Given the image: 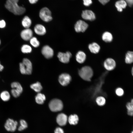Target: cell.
I'll list each match as a JSON object with an SVG mask.
<instances>
[{"instance_id": "cell-1", "label": "cell", "mask_w": 133, "mask_h": 133, "mask_svg": "<svg viewBox=\"0 0 133 133\" xmlns=\"http://www.w3.org/2000/svg\"><path fill=\"white\" fill-rule=\"evenodd\" d=\"M19 0H7L5 7L9 11L16 15L23 14L26 11L24 7L18 5Z\"/></svg>"}, {"instance_id": "cell-2", "label": "cell", "mask_w": 133, "mask_h": 133, "mask_svg": "<svg viewBox=\"0 0 133 133\" xmlns=\"http://www.w3.org/2000/svg\"><path fill=\"white\" fill-rule=\"evenodd\" d=\"M78 73L79 76L82 79L87 82L91 81L94 75L93 69L88 66L82 67L78 70Z\"/></svg>"}, {"instance_id": "cell-3", "label": "cell", "mask_w": 133, "mask_h": 133, "mask_svg": "<svg viewBox=\"0 0 133 133\" xmlns=\"http://www.w3.org/2000/svg\"><path fill=\"white\" fill-rule=\"evenodd\" d=\"M20 71L22 74L30 75L32 70V65L31 61L27 58L23 59L22 62L19 64Z\"/></svg>"}, {"instance_id": "cell-4", "label": "cell", "mask_w": 133, "mask_h": 133, "mask_svg": "<svg viewBox=\"0 0 133 133\" xmlns=\"http://www.w3.org/2000/svg\"><path fill=\"white\" fill-rule=\"evenodd\" d=\"M63 104L60 100L55 99L51 100L49 104L50 110L52 112H57L61 110L63 108Z\"/></svg>"}, {"instance_id": "cell-5", "label": "cell", "mask_w": 133, "mask_h": 133, "mask_svg": "<svg viewBox=\"0 0 133 133\" xmlns=\"http://www.w3.org/2000/svg\"><path fill=\"white\" fill-rule=\"evenodd\" d=\"M39 16L41 19L45 22H49L52 19L51 12L46 7L43 8L41 9L39 12Z\"/></svg>"}, {"instance_id": "cell-6", "label": "cell", "mask_w": 133, "mask_h": 133, "mask_svg": "<svg viewBox=\"0 0 133 133\" xmlns=\"http://www.w3.org/2000/svg\"><path fill=\"white\" fill-rule=\"evenodd\" d=\"M103 66L105 69L108 71L113 70L116 66V63L115 60L111 58H108L103 63Z\"/></svg>"}, {"instance_id": "cell-7", "label": "cell", "mask_w": 133, "mask_h": 133, "mask_svg": "<svg viewBox=\"0 0 133 133\" xmlns=\"http://www.w3.org/2000/svg\"><path fill=\"white\" fill-rule=\"evenodd\" d=\"M88 26V24L86 22L80 20L76 22L74 28L75 31L77 32H84L86 30Z\"/></svg>"}, {"instance_id": "cell-8", "label": "cell", "mask_w": 133, "mask_h": 133, "mask_svg": "<svg viewBox=\"0 0 133 133\" xmlns=\"http://www.w3.org/2000/svg\"><path fill=\"white\" fill-rule=\"evenodd\" d=\"M18 123L17 121L10 118L8 119L4 125L5 129L8 131L14 132L16 130Z\"/></svg>"}, {"instance_id": "cell-9", "label": "cell", "mask_w": 133, "mask_h": 133, "mask_svg": "<svg viewBox=\"0 0 133 133\" xmlns=\"http://www.w3.org/2000/svg\"><path fill=\"white\" fill-rule=\"evenodd\" d=\"M71 76L69 74L66 73L61 74L58 78L59 83L62 85L64 86L68 85L71 82Z\"/></svg>"}, {"instance_id": "cell-10", "label": "cell", "mask_w": 133, "mask_h": 133, "mask_svg": "<svg viewBox=\"0 0 133 133\" xmlns=\"http://www.w3.org/2000/svg\"><path fill=\"white\" fill-rule=\"evenodd\" d=\"M71 53L68 51L66 53L59 52L57 55V57L59 60L61 62L64 63H67L69 61L72 56Z\"/></svg>"}, {"instance_id": "cell-11", "label": "cell", "mask_w": 133, "mask_h": 133, "mask_svg": "<svg viewBox=\"0 0 133 133\" xmlns=\"http://www.w3.org/2000/svg\"><path fill=\"white\" fill-rule=\"evenodd\" d=\"M41 53L47 59L51 58L54 54L53 50L47 45L44 46L43 47L41 50Z\"/></svg>"}, {"instance_id": "cell-12", "label": "cell", "mask_w": 133, "mask_h": 133, "mask_svg": "<svg viewBox=\"0 0 133 133\" xmlns=\"http://www.w3.org/2000/svg\"><path fill=\"white\" fill-rule=\"evenodd\" d=\"M82 17L84 19L92 21L96 19V16L94 13L90 10H85L83 11L81 15Z\"/></svg>"}, {"instance_id": "cell-13", "label": "cell", "mask_w": 133, "mask_h": 133, "mask_svg": "<svg viewBox=\"0 0 133 133\" xmlns=\"http://www.w3.org/2000/svg\"><path fill=\"white\" fill-rule=\"evenodd\" d=\"M33 32L29 28H25L20 33L21 38L25 41H28L33 37Z\"/></svg>"}, {"instance_id": "cell-14", "label": "cell", "mask_w": 133, "mask_h": 133, "mask_svg": "<svg viewBox=\"0 0 133 133\" xmlns=\"http://www.w3.org/2000/svg\"><path fill=\"white\" fill-rule=\"evenodd\" d=\"M68 118L67 116L65 114L60 113L57 117V122L60 126H64L66 124L68 121Z\"/></svg>"}, {"instance_id": "cell-15", "label": "cell", "mask_w": 133, "mask_h": 133, "mask_svg": "<svg viewBox=\"0 0 133 133\" xmlns=\"http://www.w3.org/2000/svg\"><path fill=\"white\" fill-rule=\"evenodd\" d=\"M86 56L85 53L82 51H79L77 53L75 56L77 62L80 64L83 63L85 61Z\"/></svg>"}, {"instance_id": "cell-16", "label": "cell", "mask_w": 133, "mask_h": 133, "mask_svg": "<svg viewBox=\"0 0 133 133\" xmlns=\"http://www.w3.org/2000/svg\"><path fill=\"white\" fill-rule=\"evenodd\" d=\"M34 31L37 34L40 35H44L46 33V30L45 27L42 24H38L34 27Z\"/></svg>"}, {"instance_id": "cell-17", "label": "cell", "mask_w": 133, "mask_h": 133, "mask_svg": "<svg viewBox=\"0 0 133 133\" xmlns=\"http://www.w3.org/2000/svg\"><path fill=\"white\" fill-rule=\"evenodd\" d=\"M88 48L90 51L94 54L98 53L100 48V45L95 42L89 44L88 46Z\"/></svg>"}, {"instance_id": "cell-18", "label": "cell", "mask_w": 133, "mask_h": 133, "mask_svg": "<svg viewBox=\"0 0 133 133\" xmlns=\"http://www.w3.org/2000/svg\"><path fill=\"white\" fill-rule=\"evenodd\" d=\"M95 102L97 104L100 106H104L106 103V99L104 96L100 95L97 96L95 99Z\"/></svg>"}, {"instance_id": "cell-19", "label": "cell", "mask_w": 133, "mask_h": 133, "mask_svg": "<svg viewBox=\"0 0 133 133\" xmlns=\"http://www.w3.org/2000/svg\"><path fill=\"white\" fill-rule=\"evenodd\" d=\"M79 121V117L76 114L71 115L68 118V121L69 124L72 125H77Z\"/></svg>"}, {"instance_id": "cell-20", "label": "cell", "mask_w": 133, "mask_h": 133, "mask_svg": "<svg viewBox=\"0 0 133 133\" xmlns=\"http://www.w3.org/2000/svg\"><path fill=\"white\" fill-rule=\"evenodd\" d=\"M127 5L126 2L124 0H119L116 2L115 6L117 11L121 12L123 9L126 8Z\"/></svg>"}, {"instance_id": "cell-21", "label": "cell", "mask_w": 133, "mask_h": 133, "mask_svg": "<svg viewBox=\"0 0 133 133\" xmlns=\"http://www.w3.org/2000/svg\"><path fill=\"white\" fill-rule=\"evenodd\" d=\"M112 34L110 32L106 31L104 32L102 36V38L103 41L107 43L111 42L113 39Z\"/></svg>"}, {"instance_id": "cell-22", "label": "cell", "mask_w": 133, "mask_h": 133, "mask_svg": "<svg viewBox=\"0 0 133 133\" xmlns=\"http://www.w3.org/2000/svg\"><path fill=\"white\" fill-rule=\"evenodd\" d=\"M46 99L45 96L44 94L39 92L38 93L35 98L36 102L40 104H43Z\"/></svg>"}, {"instance_id": "cell-23", "label": "cell", "mask_w": 133, "mask_h": 133, "mask_svg": "<svg viewBox=\"0 0 133 133\" xmlns=\"http://www.w3.org/2000/svg\"><path fill=\"white\" fill-rule=\"evenodd\" d=\"M32 21L28 16H26L23 18L22 21V26L25 28H28L32 24Z\"/></svg>"}, {"instance_id": "cell-24", "label": "cell", "mask_w": 133, "mask_h": 133, "mask_svg": "<svg viewBox=\"0 0 133 133\" xmlns=\"http://www.w3.org/2000/svg\"><path fill=\"white\" fill-rule=\"evenodd\" d=\"M125 62L127 64L133 63V51H128L127 52L125 55Z\"/></svg>"}, {"instance_id": "cell-25", "label": "cell", "mask_w": 133, "mask_h": 133, "mask_svg": "<svg viewBox=\"0 0 133 133\" xmlns=\"http://www.w3.org/2000/svg\"><path fill=\"white\" fill-rule=\"evenodd\" d=\"M30 87L35 92L38 93H39L42 89V87L41 83L39 82H37L31 84Z\"/></svg>"}, {"instance_id": "cell-26", "label": "cell", "mask_w": 133, "mask_h": 133, "mask_svg": "<svg viewBox=\"0 0 133 133\" xmlns=\"http://www.w3.org/2000/svg\"><path fill=\"white\" fill-rule=\"evenodd\" d=\"M0 97L4 101H8L10 98V96L9 92L6 91H2L0 94Z\"/></svg>"}, {"instance_id": "cell-27", "label": "cell", "mask_w": 133, "mask_h": 133, "mask_svg": "<svg viewBox=\"0 0 133 133\" xmlns=\"http://www.w3.org/2000/svg\"><path fill=\"white\" fill-rule=\"evenodd\" d=\"M32 50L31 47L27 44L23 45L21 48V51L24 53H30L31 52Z\"/></svg>"}, {"instance_id": "cell-28", "label": "cell", "mask_w": 133, "mask_h": 133, "mask_svg": "<svg viewBox=\"0 0 133 133\" xmlns=\"http://www.w3.org/2000/svg\"><path fill=\"white\" fill-rule=\"evenodd\" d=\"M11 86L12 88L16 89L21 93L23 91V88L21 84L17 82H14L11 84Z\"/></svg>"}, {"instance_id": "cell-29", "label": "cell", "mask_w": 133, "mask_h": 133, "mask_svg": "<svg viewBox=\"0 0 133 133\" xmlns=\"http://www.w3.org/2000/svg\"><path fill=\"white\" fill-rule=\"evenodd\" d=\"M31 45L35 48H37L40 45V42L36 38L32 37L30 40Z\"/></svg>"}, {"instance_id": "cell-30", "label": "cell", "mask_w": 133, "mask_h": 133, "mask_svg": "<svg viewBox=\"0 0 133 133\" xmlns=\"http://www.w3.org/2000/svg\"><path fill=\"white\" fill-rule=\"evenodd\" d=\"M20 126H19L18 130L19 131H22L27 127V124L25 121L21 119L20 121Z\"/></svg>"}, {"instance_id": "cell-31", "label": "cell", "mask_w": 133, "mask_h": 133, "mask_svg": "<svg viewBox=\"0 0 133 133\" xmlns=\"http://www.w3.org/2000/svg\"><path fill=\"white\" fill-rule=\"evenodd\" d=\"M115 92L117 96L120 97L124 95V91L122 88L118 87L116 89Z\"/></svg>"}, {"instance_id": "cell-32", "label": "cell", "mask_w": 133, "mask_h": 133, "mask_svg": "<svg viewBox=\"0 0 133 133\" xmlns=\"http://www.w3.org/2000/svg\"><path fill=\"white\" fill-rule=\"evenodd\" d=\"M11 92L12 96L15 98L18 97L22 93L19 91L15 88H12L11 90Z\"/></svg>"}, {"instance_id": "cell-33", "label": "cell", "mask_w": 133, "mask_h": 133, "mask_svg": "<svg viewBox=\"0 0 133 133\" xmlns=\"http://www.w3.org/2000/svg\"><path fill=\"white\" fill-rule=\"evenodd\" d=\"M126 106L127 110L133 111V99L131 100L130 102L127 103Z\"/></svg>"}, {"instance_id": "cell-34", "label": "cell", "mask_w": 133, "mask_h": 133, "mask_svg": "<svg viewBox=\"0 0 133 133\" xmlns=\"http://www.w3.org/2000/svg\"><path fill=\"white\" fill-rule=\"evenodd\" d=\"M83 4L85 6H89L92 3V0H83Z\"/></svg>"}, {"instance_id": "cell-35", "label": "cell", "mask_w": 133, "mask_h": 133, "mask_svg": "<svg viewBox=\"0 0 133 133\" xmlns=\"http://www.w3.org/2000/svg\"><path fill=\"white\" fill-rule=\"evenodd\" d=\"M6 23L5 21L3 20H0V28H3L6 26Z\"/></svg>"}, {"instance_id": "cell-36", "label": "cell", "mask_w": 133, "mask_h": 133, "mask_svg": "<svg viewBox=\"0 0 133 133\" xmlns=\"http://www.w3.org/2000/svg\"><path fill=\"white\" fill-rule=\"evenodd\" d=\"M54 133H64L62 129L60 127H58L55 129Z\"/></svg>"}, {"instance_id": "cell-37", "label": "cell", "mask_w": 133, "mask_h": 133, "mask_svg": "<svg viewBox=\"0 0 133 133\" xmlns=\"http://www.w3.org/2000/svg\"><path fill=\"white\" fill-rule=\"evenodd\" d=\"M130 6H132L133 5V0H124Z\"/></svg>"}, {"instance_id": "cell-38", "label": "cell", "mask_w": 133, "mask_h": 133, "mask_svg": "<svg viewBox=\"0 0 133 133\" xmlns=\"http://www.w3.org/2000/svg\"><path fill=\"white\" fill-rule=\"evenodd\" d=\"M110 0H98L102 4L104 5L108 3Z\"/></svg>"}, {"instance_id": "cell-39", "label": "cell", "mask_w": 133, "mask_h": 133, "mask_svg": "<svg viewBox=\"0 0 133 133\" xmlns=\"http://www.w3.org/2000/svg\"><path fill=\"white\" fill-rule=\"evenodd\" d=\"M29 2L32 4L36 3L38 1V0H29Z\"/></svg>"}, {"instance_id": "cell-40", "label": "cell", "mask_w": 133, "mask_h": 133, "mask_svg": "<svg viewBox=\"0 0 133 133\" xmlns=\"http://www.w3.org/2000/svg\"><path fill=\"white\" fill-rule=\"evenodd\" d=\"M3 68V66L1 64L0 62V72L2 71Z\"/></svg>"}, {"instance_id": "cell-41", "label": "cell", "mask_w": 133, "mask_h": 133, "mask_svg": "<svg viewBox=\"0 0 133 133\" xmlns=\"http://www.w3.org/2000/svg\"><path fill=\"white\" fill-rule=\"evenodd\" d=\"M131 73L132 75L133 76V66L132 67L131 70Z\"/></svg>"}, {"instance_id": "cell-42", "label": "cell", "mask_w": 133, "mask_h": 133, "mask_svg": "<svg viewBox=\"0 0 133 133\" xmlns=\"http://www.w3.org/2000/svg\"><path fill=\"white\" fill-rule=\"evenodd\" d=\"M131 133H133V131Z\"/></svg>"}, {"instance_id": "cell-43", "label": "cell", "mask_w": 133, "mask_h": 133, "mask_svg": "<svg viewBox=\"0 0 133 133\" xmlns=\"http://www.w3.org/2000/svg\"><path fill=\"white\" fill-rule=\"evenodd\" d=\"M0 43H1L0 40Z\"/></svg>"}]
</instances>
